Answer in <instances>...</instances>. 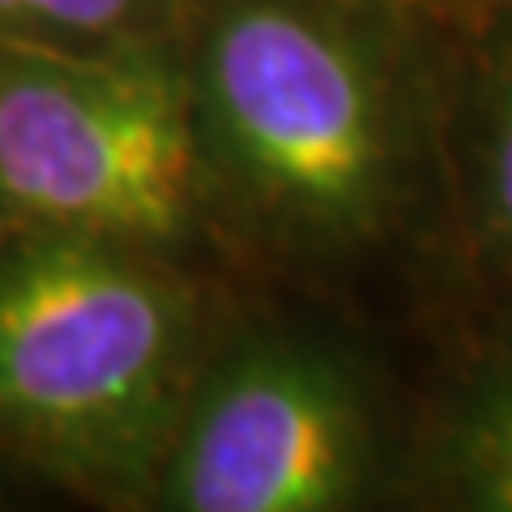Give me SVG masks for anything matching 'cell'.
Masks as SVG:
<instances>
[{
	"label": "cell",
	"mask_w": 512,
	"mask_h": 512,
	"mask_svg": "<svg viewBox=\"0 0 512 512\" xmlns=\"http://www.w3.org/2000/svg\"><path fill=\"white\" fill-rule=\"evenodd\" d=\"M414 22L389 0H201L184 60L214 244L338 269L406 227L436 154Z\"/></svg>",
	"instance_id": "1"
},
{
	"label": "cell",
	"mask_w": 512,
	"mask_h": 512,
	"mask_svg": "<svg viewBox=\"0 0 512 512\" xmlns=\"http://www.w3.org/2000/svg\"><path fill=\"white\" fill-rule=\"evenodd\" d=\"M214 333L188 261L9 227L0 474L103 508H150Z\"/></svg>",
	"instance_id": "2"
},
{
	"label": "cell",
	"mask_w": 512,
	"mask_h": 512,
	"mask_svg": "<svg viewBox=\"0 0 512 512\" xmlns=\"http://www.w3.org/2000/svg\"><path fill=\"white\" fill-rule=\"evenodd\" d=\"M184 43L107 56L0 43L9 227L111 239L175 261L214 244Z\"/></svg>",
	"instance_id": "3"
},
{
	"label": "cell",
	"mask_w": 512,
	"mask_h": 512,
	"mask_svg": "<svg viewBox=\"0 0 512 512\" xmlns=\"http://www.w3.org/2000/svg\"><path fill=\"white\" fill-rule=\"evenodd\" d=\"M384 470L367 367L325 333L252 320L214 333L150 508L350 512L376 500Z\"/></svg>",
	"instance_id": "4"
},
{
	"label": "cell",
	"mask_w": 512,
	"mask_h": 512,
	"mask_svg": "<svg viewBox=\"0 0 512 512\" xmlns=\"http://www.w3.org/2000/svg\"><path fill=\"white\" fill-rule=\"evenodd\" d=\"M483 13L491 26L461 94L457 167L474 239L512 269V0H495Z\"/></svg>",
	"instance_id": "5"
},
{
	"label": "cell",
	"mask_w": 512,
	"mask_h": 512,
	"mask_svg": "<svg viewBox=\"0 0 512 512\" xmlns=\"http://www.w3.org/2000/svg\"><path fill=\"white\" fill-rule=\"evenodd\" d=\"M427 483L448 508L512 512V333L431 431Z\"/></svg>",
	"instance_id": "6"
},
{
	"label": "cell",
	"mask_w": 512,
	"mask_h": 512,
	"mask_svg": "<svg viewBox=\"0 0 512 512\" xmlns=\"http://www.w3.org/2000/svg\"><path fill=\"white\" fill-rule=\"evenodd\" d=\"M201 0H0V43L39 52H150L188 39Z\"/></svg>",
	"instance_id": "7"
},
{
	"label": "cell",
	"mask_w": 512,
	"mask_h": 512,
	"mask_svg": "<svg viewBox=\"0 0 512 512\" xmlns=\"http://www.w3.org/2000/svg\"><path fill=\"white\" fill-rule=\"evenodd\" d=\"M414 18H448V13H483L495 0H389Z\"/></svg>",
	"instance_id": "8"
},
{
	"label": "cell",
	"mask_w": 512,
	"mask_h": 512,
	"mask_svg": "<svg viewBox=\"0 0 512 512\" xmlns=\"http://www.w3.org/2000/svg\"><path fill=\"white\" fill-rule=\"evenodd\" d=\"M5 231H9V214H5V201H0V239H5Z\"/></svg>",
	"instance_id": "9"
}]
</instances>
